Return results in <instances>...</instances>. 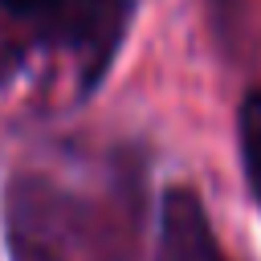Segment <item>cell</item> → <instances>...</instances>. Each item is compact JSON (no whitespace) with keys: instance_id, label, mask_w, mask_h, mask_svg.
<instances>
[{"instance_id":"6da1fadb","label":"cell","mask_w":261,"mask_h":261,"mask_svg":"<svg viewBox=\"0 0 261 261\" xmlns=\"http://www.w3.org/2000/svg\"><path fill=\"white\" fill-rule=\"evenodd\" d=\"M4 12L41 24L45 33L61 37L65 45L90 57V77L102 73L106 57L114 53L122 24L130 16L126 0H0Z\"/></svg>"},{"instance_id":"7a4b0ae2","label":"cell","mask_w":261,"mask_h":261,"mask_svg":"<svg viewBox=\"0 0 261 261\" xmlns=\"http://www.w3.org/2000/svg\"><path fill=\"white\" fill-rule=\"evenodd\" d=\"M159 261H224L208 212L192 188H167L159 204Z\"/></svg>"},{"instance_id":"3957f363","label":"cell","mask_w":261,"mask_h":261,"mask_svg":"<svg viewBox=\"0 0 261 261\" xmlns=\"http://www.w3.org/2000/svg\"><path fill=\"white\" fill-rule=\"evenodd\" d=\"M241 159H245V175L253 188V200L261 204V90H253L241 102Z\"/></svg>"}]
</instances>
